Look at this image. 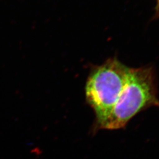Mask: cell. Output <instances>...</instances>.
Masks as SVG:
<instances>
[{
	"label": "cell",
	"mask_w": 159,
	"mask_h": 159,
	"mask_svg": "<svg viewBox=\"0 0 159 159\" xmlns=\"http://www.w3.org/2000/svg\"><path fill=\"white\" fill-rule=\"evenodd\" d=\"M151 107L159 108L154 68L150 66L130 67L124 88L101 130L124 129L137 114Z\"/></svg>",
	"instance_id": "obj_1"
},
{
	"label": "cell",
	"mask_w": 159,
	"mask_h": 159,
	"mask_svg": "<svg viewBox=\"0 0 159 159\" xmlns=\"http://www.w3.org/2000/svg\"><path fill=\"white\" fill-rule=\"evenodd\" d=\"M129 69L116 57L91 68L85 94L86 102L95 114L94 132L101 130L111 113L125 84Z\"/></svg>",
	"instance_id": "obj_2"
},
{
	"label": "cell",
	"mask_w": 159,
	"mask_h": 159,
	"mask_svg": "<svg viewBox=\"0 0 159 159\" xmlns=\"http://www.w3.org/2000/svg\"><path fill=\"white\" fill-rule=\"evenodd\" d=\"M157 10H158V12H159V4L157 5Z\"/></svg>",
	"instance_id": "obj_3"
},
{
	"label": "cell",
	"mask_w": 159,
	"mask_h": 159,
	"mask_svg": "<svg viewBox=\"0 0 159 159\" xmlns=\"http://www.w3.org/2000/svg\"><path fill=\"white\" fill-rule=\"evenodd\" d=\"M159 4V0H157V5Z\"/></svg>",
	"instance_id": "obj_4"
}]
</instances>
